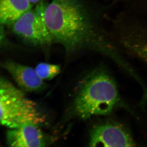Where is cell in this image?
I'll return each instance as SVG.
<instances>
[{
  "instance_id": "cell-1",
  "label": "cell",
  "mask_w": 147,
  "mask_h": 147,
  "mask_svg": "<svg viewBox=\"0 0 147 147\" xmlns=\"http://www.w3.org/2000/svg\"><path fill=\"white\" fill-rule=\"evenodd\" d=\"M44 18L53 41L67 53L92 50L123 63L116 45L83 0H52L46 5Z\"/></svg>"
},
{
  "instance_id": "cell-2",
  "label": "cell",
  "mask_w": 147,
  "mask_h": 147,
  "mask_svg": "<svg viewBox=\"0 0 147 147\" xmlns=\"http://www.w3.org/2000/svg\"><path fill=\"white\" fill-rule=\"evenodd\" d=\"M120 101L117 87L106 69L97 67L81 82L74 100L73 115L86 120L110 114Z\"/></svg>"
},
{
  "instance_id": "cell-3",
  "label": "cell",
  "mask_w": 147,
  "mask_h": 147,
  "mask_svg": "<svg viewBox=\"0 0 147 147\" xmlns=\"http://www.w3.org/2000/svg\"><path fill=\"white\" fill-rule=\"evenodd\" d=\"M1 123L9 129L24 125H42L46 117L36 103L26 96L24 91L16 88L4 77L0 81Z\"/></svg>"
},
{
  "instance_id": "cell-4",
  "label": "cell",
  "mask_w": 147,
  "mask_h": 147,
  "mask_svg": "<svg viewBox=\"0 0 147 147\" xmlns=\"http://www.w3.org/2000/svg\"><path fill=\"white\" fill-rule=\"evenodd\" d=\"M46 5L41 1L35 8H32L24 13L11 25L13 32L30 45H50L53 39L44 18Z\"/></svg>"
},
{
  "instance_id": "cell-5",
  "label": "cell",
  "mask_w": 147,
  "mask_h": 147,
  "mask_svg": "<svg viewBox=\"0 0 147 147\" xmlns=\"http://www.w3.org/2000/svg\"><path fill=\"white\" fill-rule=\"evenodd\" d=\"M135 142L122 125L107 122L96 125L90 132L89 146L91 147H132Z\"/></svg>"
},
{
  "instance_id": "cell-6",
  "label": "cell",
  "mask_w": 147,
  "mask_h": 147,
  "mask_svg": "<svg viewBox=\"0 0 147 147\" xmlns=\"http://www.w3.org/2000/svg\"><path fill=\"white\" fill-rule=\"evenodd\" d=\"M2 66L24 91L38 92L45 88L44 80L38 76L35 69L11 60L3 63Z\"/></svg>"
},
{
  "instance_id": "cell-7",
  "label": "cell",
  "mask_w": 147,
  "mask_h": 147,
  "mask_svg": "<svg viewBox=\"0 0 147 147\" xmlns=\"http://www.w3.org/2000/svg\"><path fill=\"white\" fill-rule=\"evenodd\" d=\"M7 143L10 147H43L45 146L44 136L39 125H24L9 129L7 132Z\"/></svg>"
},
{
  "instance_id": "cell-8",
  "label": "cell",
  "mask_w": 147,
  "mask_h": 147,
  "mask_svg": "<svg viewBox=\"0 0 147 147\" xmlns=\"http://www.w3.org/2000/svg\"><path fill=\"white\" fill-rule=\"evenodd\" d=\"M33 5L28 0H0L1 25L11 26Z\"/></svg>"
},
{
  "instance_id": "cell-9",
  "label": "cell",
  "mask_w": 147,
  "mask_h": 147,
  "mask_svg": "<svg viewBox=\"0 0 147 147\" xmlns=\"http://www.w3.org/2000/svg\"><path fill=\"white\" fill-rule=\"evenodd\" d=\"M35 70L42 80H49L59 73L60 67L57 65L41 63L37 65Z\"/></svg>"
},
{
  "instance_id": "cell-10",
  "label": "cell",
  "mask_w": 147,
  "mask_h": 147,
  "mask_svg": "<svg viewBox=\"0 0 147 147\" xmlns=\"http://www.w3.org/2000/svg\"><path fill=\"white\" fill-rule=\"evenodd\" d=\"M28 1L34 5L35 4L38 3L40 2L41 1V0H28Z\"/></svg>"
},
{
  "instance_id": "cell-11",
  "label": "cell",
  "mask_w": 147,
  "mask_h": 147,
  "mask_svg": "<svg viewBox=\"0 0 147 147\" xmlns=\"http://www.w3.org/2000/svg\"><path fill=\"white\" fill-rule=\"evenodd\" d=\"M146 63H147V59L146 61Z\"/></svg>"
}]
</instances>
